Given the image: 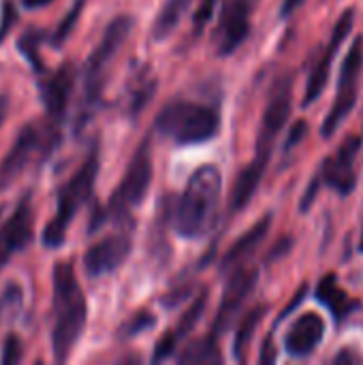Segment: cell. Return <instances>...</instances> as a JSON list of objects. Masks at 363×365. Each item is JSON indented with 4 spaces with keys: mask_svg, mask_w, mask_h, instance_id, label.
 <instances>
[{
    "mask_svg": "<svg viewBox=\"0 0 363 365\" xmlns=\"http://www.w3.org/2000/svg\"><path fill=\"white\" fill-rule=\"evenodd\" d=\"M223 175L216 165H203L186 182L184 192L171 205V225L178 235L186 240L205 237L216 220L220 207Z\"/></svg>",
    "mask_w": 363,
    "mask_h": 365,
    "instance_id": "1",
    "label": "cell"
},
{
    "mask_svg": "<svg viewBox=\"0 0 363 365\" xmlns=\"http://www.w3.org/2000/svg\"><path fill=\"white\" fill-rule=\"evenodd\" d=\"M51 280H53L51 353L58 364H64L83 334L88 321V306L73 261H60L51 272Z\"/></svg>",
    "mask_w": 363,
    "mask_h": 365,
    "instance_id": "2",
    "label": "cell"
},
{
    "mask_svg": "<svg viewBox=\"0 0 363 365\" xmlns=\"http://www.w3.org/2000/svg\"><path fill=\"white\" fill-rule=\"evenodd\" d=\"M154 128L178 145L208 143L220 130V113L210 105L173 101L160 109L154 120Z\"/></svg>",
    "mask_w": 363,
    "mask_h": 365,
    "instance_id": "3",
    "label": "cell"
},
{
    "mask_svg": "<svg viewBox=\"0 0 363 365\" xmlns=\"http://www.w3.org/2000/svg\"><path fill=\"white\" fill-rule=\"evenodd\" d=\"M96 175H98V150L94 148L88 154V158L83 160V165L73 173V178L58 192L56 216L47 222V227L43 231V244L47 248L62 246L71 220L75 218L79 207L92 197V190H94V184H96Z\"/></svg>",
    "mask_w": 363,
    "mask_h": 365,
    "instance_id": "4",
    "label": "cell"
},
{
    "mask_svg": "<svg viewBox=\"0 0 363 365\" xmlns=\"http://www.w3.org/2000/svg\"><path fill=\"white\" fill-rule=\"evenodd\" d=\"M133 30V17L131 15H118L109 21L101 43L94 47V51L88 56L86 68H83V101H81V124L86 118H90L92 109L101 101V88H103V75L107 66L111 64L113 56L120 51V47L126 43L128 34Z\"/></svg>",
    "mask_w": 363,
    "mask_h": 365,
    "instance_id": "5",
    "label": "cell"
},
{
    "mask_svg": "<svg viewBox=\"0 0 363 365\" xmlns=\"http://www.w3.org/2000/svg\"><path fill=\"white\" fill-rule=\"evenodd\" d=\"M150 182H152V152H150V139H143L135 150L122 182L113 190L105 216L113 220L128 218L131 210L145 199Z\"/></svg>",
    "mask_w": 363,
    "mask_h": 365,
    "instance_id": "6",
    "label": "cell"
},
{
    "mask_svg": "<svg viewBox=\"0 0 363 365\" xmlns=\"http://www.w3.org/2000/svg\"><path fill=\"white\" fill-rule=\"evenodd\" d=\"M362 150V137H349L336 154H332L329 158H325V163L321 165V169L317 171L315 180L310 182V186L306 188V195L300 203V210L302 212H308L310 205L315 203L321 186H329V188H336L342 197L351 195L353 188H355V171H353V165H355V158Z\"/></svg>",
    "mask_w": 363,
    "mask_h": 365,
    "instance_id": "7",
    "label": "cell"
},
{
    "mask_svg": "<svg viewBox=\"0 0 363 365\" xmlns=\"http://www.w3.org/2000/svg\"><path fill=\"white\" fill-rule=\"evenodd\" d=\"M56 141L58 135L53 133V126L43 130L36 124H26L0 163V186H9L34 160V156L41 150L49 152L56 145Z\"/></svg>",
    "mask_w": 363,
    "mask_h": 365,
    "instance_id": "8",
    "label": "cell"
},
{
    "mask_svg": "<svg viewBox=\"0 0 363 365\" xmlns=\"http://www.w3.org/2000/svg\"><path fill=\"white\" fill-rule=\"evenodd\" d=\"M353 21H355V9L349 6V9H344L342 15L338 17L336 26H334V30H332V38H329V43H327V47H325V51H323V56L317 60V64H315V68H312V73H310V77H308L306 92H304V101H302L304 107H310V105H312L315 101H319V96L323 94V90H325V86H327V81H329L334 56L338 53L342 41L349 36V32H351V28H353Z\"/></svg>",
    "mask_w": 363,
    "mask_h": 365,
    "instance_id": "9",
    "label": "cell"
},
{
    "mask_svg": "<svg viewBox=\"0 0 363 365\" xmlns=\"http://www.w3.org/2000/svg\"><path fill=\"white\" fill-rule=\"evenodd\" d=\"M257 278H259V272L255 267H240L235 269V274L231 276V280L227 282L225 287V293H223V302L218 306V312H216V319L212 323V338L216 340L223 331L229 329V325L233 323V319L237 317L240 308L244 306L246 297L252 293L255 284H257Z\"/></svg>",
    "mask_w": 363,
    "mask_h": 365,
    "instance_id": "10",
    "label": "cell"
},
{
    "mask_svg": "<svg viewBox=\"0 0 363 365\" xmlns=\"http://www.w3.org/2000/svg\"><path fill=\"white\" fill-rule=\"evenodd\" d=\"M289 115H291V79H285L274 90V94L265 107L259 137H257V156H263V158L272 156L274 141L280 135L282 126L287 124Z\"/></svg>",
    "mask_w": 363,
    "mask_h": 365,
    "instance_id": "11",
    "label": "cell"
},
{
    "mask_svg": "<svg viewBox=\"0 0 363 365\" xmlns=\"http://www.w3.org/2000/svg\"><path fill=\"white\" fill-rule=\"evenodd\" d=\"M131 237L128 233H116V235H107L101 242H96L94 246H90L83 255V267L86 274L90 278H101L107 274H113L120 265H124V261L131 255Z\"/></svg>",
    "mask_w": 363,
    "mask_h": 365,
    "instance_id": "12",
    "label": "cell"
},
{
    "mask_svg": "<svg viewBox=\"0 0 363 365\" xmlns=\"http://www.w3.org/2000/svg\"><path fill=\"white\" fill-rule=\"evenodd\" d=\"M32 240V205L30 195H26L11 218L0 227V269L11 261L13 255L24 250Z\"/></svg>",
    "mask_w": 363,
    "mask_h": 365,
    "instance_id": "13",
    "label": "cell"
},
{
    "mask_svg": "<svg viewBox=\"0 0 363 365\" xmlns=\"http://www.w3.org/2000/svg\"><path fill=\"white\" fill-rule=\"evenodd\" d=\"M250 34V4L248 0H227L218 28V53H233Z\"/></svg>",
    "mask_w": 363,
    "mask_h": 365,
    "instance_id": "14",
    "label": "cell"
},
{
    "mask_svg": "<svg viewBox=\"0 0 363 365\" xmlns=\"http://www.w3.org/2000/svg\"><path fill=\"white\" fill-rule=\"evenodd\" d=\"M325 338V321L317 312H304L285 336V351L291 357H308Z\"/></svg>",
    "mask_w": 363,
    "mask_h": 365,
    "instance_id": "15",
    "label": "cell"
},
{
    "mask_svg": "<svg viewBox=\"0 0 363 365\" xmlns=\"http://www.w3.org/2000/svg\"><path fill=\"white\" fill-rule=\"evenodd\" d=\"M73 81H75V71L68 64L60 66L56 73H51L47 79L41 81V98L45 103L49 118L60 120L64 115L73 90Z\"/></svg>",
    "mask_w": 363,
    "mask_h": 365,
    "instance_id": "16",
    "label": "cell"
},
{
    "mask_svg": "<svg viewBox=\"0 0 363 365\" xmlns=\"http://www.w3.org/2000/svg\"><path fill=\"white\" fill-rule=\"evenodd\" d=\"M267 163H270V158L255 156V160L240 171L235 186H233V192H231V212H242L250 203V199L255 197V192L263 180Z\"/></svg>",
    "mask_w": 363,
    "mask_h": 365,
    "instance_id": "17",
    "label": "cell"
},
{
    "mask_svg": "<svg viewBox=\"0 0 363 365\" xmlns=\"http://www.w3.org/2000/svg\"><path fill=\"white\" fill-rule=\"evenodd\" d=\"M317 299L334 314V319L338 323H342L353 310L359 308V302H355L353 297L347 295V291L340 289L336 274H327L319 282V287H317Z\"/></svg>",
    "mask_w": 363,
    "mask_h": 365,
    "instance_id": "18",
    "label": "cell"
},
{
    "mask_svg": "<svg viewBox=\"0 0 363 365\" xmlns=\"http://www.w3.org/2000/svg\"><path fill=\"white\" fill-rule=\"evenodd\" d=\"M270 227H272V214H265V216H263L259 222H255L240 240L233 242V246H231V248L227 250V255L223 257V263H220L223 269H231V267L240 265L250 252H255L257 246L265 240Z\"/></svg>",
    "mask_w": 363,
    "mask_h": 365,
    "instance_id": "19",
    "label": "cell"
},
{
    "mask_svg": "<svg viewBox=\"0 0 363 365\" xmlns=\"http://www.w3.org/2000/svg\"><path fill=\"white\" fill-rule=\"evenodd\" d=\"M156 86L158 81L148 66H141L137 73H133V79L128 83V101H126V113L131 118H137L143 111V107L152 101Z\"/></svg>",
    "mask_w": 363,
    "mask_h": 365,
    "instance_id": "20",
    "label": "cell"
},
{
    "mask_svg": "<svg viewBox=\"0 0 363 365\" xmlns=\"http://www.w3.org/2000/svg\"><path fill=\"white\" fill-rule=\"evenodd\" d=\"M193 0H165L160 13L156 15L154 24H152V41L163 43L180 24V19L184 17V13L188 11Z\"/></svg>",
    "mask_w": 363,
    "mask_h": 365,
    "instance_id": "21",
    "label": "cell"
},
{
    "mask_svg": "<svg viewBox=\"0 0 363 365\" xmlns=\"http://www.w3.org/2000/svg\"><path fill=\"white\" fill-rule=\"evenodd\" d=\"M355 103H357V86L340 88V90H338V98H336V103L332 105V109H329V113H327V118H325V122H323L321 135H323V137H332V135L338 130V126L347 120V115L353 111Z\"/></svg>",
    "mask_w": 363,
    "mask_h": 365,
    "instance_id": "22",
    "label": "cell"
},
{
    "mask_svg": "<svg viewBox=\"0 0 363 365\" xmlns=\"http://www.w3.org/2000/svg\"><path fill=\"white\" fill-rule=\"evenodd\" d=\"M178 361L180 364H223V355H220V349H218L216 340L212 336H208L203 340L190 342L178 355Z\"/></svg>",
    "mask_w": 363,
    "mask_h": 365,
    "instance_id": "23",
    "label": "cell"
},
{
    "mask_svg": "<svg viewBox=\"0 0 363 365\" xmlns=\"http://www.w3.org/2000/svg\"><path fill=\"white\" fill-rule=\"evenodd\" d=\"M265 312H267V306H255L242 319V323L237 327V334H235V340H233V355H235V359H244V355L248 351V344H250V340H252L259 323L263 321Z\"/></svg>",
    "mask_w": 363,
    "mask_h": 365,
    "instance_id": "24",
    "label": "cell"
},
{
    "mask_svg": "<svg viewBox=\"0 0 363 365\" xmlns=\"http://www.w3.org/2000/svg\"><path fill=\"white\" fill-rule=\"evenodd\" d=\"M363 62V36H357L342 62L340 68V79H338V90L340 88H351L357 86V77H359V68Z\"/></svg>",
    "mask_w": 363,
    "mask_h": 365,
    "instance_id": "25",
    "label": "cell"
},
{
    "mask_svg": "<svg viewBox=\"0 0 363 365\" xmlns=\"http://www.w3.org/2000/svg\"><path fill=\"white\" fill-rule=\"evenodd\" d=\"M205 304H208V291H201V293L197 295V299L190 304V308L182 314V319H180L178 327L173 329V334H175V338H178V340H184V338H186V336L197 327V323H199V321H201V317H203Z\"/></svg>",
    "mask_w": 363,
    "mask_h": 365,
    "instance_id": "26",
    "label": "cell"
},
{
    "mask_svg": "<svg viewBox=\"0 0 363 365\" xmlns=\"http://www.w3.org/2000/svg\"><path fill=\"white\" fill-rule=\"evenodd\" d=\"M83 2H86V0H75V4L71 6V11H68V13L64 15V19L58 24L56 32L51 34V45H53V47H62L64 41L71 36V32H73V28H75V24H77L79 15H81V11H83Z\"/></svg>",
    "mask_w": 363,
    "mask_h": 365,
    "instance_id": "27",
    "label": "cell"
},
{
    "mask_svg": "<svg viewBox=\"0 0 363 365\" xmlns=\"http://www.w3.org/2000/svg\"><path fill=\"white\" fill-rule=\"evenodd\" d=\"M41 41H43V32H26L21 38H19V43H17V47H19V51L28 58V62L32 64V68L36 71V73H43V60H41V56H39V45H41Z\"/></svg>",
    "mask_w": 363,
    "mask_h": 365,
    "instance_id": "28",
    "label": "cell"
},
{
    "mask_svg": "<svg viewBox=\"0 0 363 365\" xmlns=\"http://www.w3.org/2000/svg\"><path fill=\"white\" fill-rule=\"evenodd\" d=\"M156 325V317L154 314H150L148 310H141V312H137V314H133L122 327H120V338H124V340H128V338H135V336H139V334H143V331H148L150 327H154Z\"/></svg>",
    "mask_w": 363,
    "mask_h": 365,
    "instance_id": "29",
    "label": "cell"
},
{
    "mask_svg": "<svg viewBox=\"0 0 363 365\" xmlns=\"http://www.w3.org/2000/svg\"><path fill=\"white\" fill-rule=\"evenodd\" d=\"M178 344H180V340L175 338L173 329H169V331L158 340V344H156V349H154V357H152V361L156 364V361H165V359L173 357V353H175Z\"/></svg>",
    "mask_w": 363,
    "mask_h": 365,
    "instance_id": "30",
    "label": "cell"
},
{
    "mask_svg": "<svg viewBox=\"0 0 363 365\" xmlns=\"http://www.w3.org/2000/svg\"><path fill=\"white\" fill-rule=\"evenodd\" d=\"M214 9H216V0H201L195 15H193V28H195V34L203 32V28L210 24L212 15H214Z\"/></svg>",
    "mask_w": 363,
    "mask_h": 365,
    "instance_id": "31",
    "label": "cell"
},
{
    "mask_svg": "<svg viewBox=\"0 0 363 365\" xmlns=\"http://www.w3.org/2000/svg\"><path fill=\"white\" fill-rule=\"evenodd\" d=\"M21 357H24V351H21V342H19V338L17 336H6V340H4V349H2V364L4 365H13V364H19L21 361Z\"/></svg>",
    "mask_w": 363,
    "mask_h": 365,
    "instance_id": "32",
    "label": "cell"
},
{
    "mask_svg": "<svg viewBox=\"0 0 363 365\" xmlns=\"http://www.w3.org/2000/svg\"><path fill=\"white\" fill-rule=\"evenodd\" d=\"M15 21H17V11H15L13 2L6 0L4 6H2V19H0V45L6 38V34L11 32V28H13Z\"/></svg>",
    "mask_w": 363,
    "mask_h": 365,
    "instance_id": "33",
    "label": "cell"
},
{
    "mask_svg": "<svg viewBox=\"0 0 363 365\" xmlns=\"http://www.w3.org/2000/svg\"><path fill=\"white\" fill-rule=\"evenodd\" d=\"M306 133H308V122H306V120H297V122L291 126V133H289V137H287V141H285V150H287V152L293 150V148L306 137Z\"/></svg>",
    "mask_w": 363,
    "mask_h": 365,
    "instance_id": "34",
    "label": "cell"
},
{
    "mask_svg": "<svg viewBox=\"0 0 363 365\" xmlns=\"http://www.w3.org/2000/svg\"><path fill=\"white\" fill-rule=\"evenodd\" d=\"M190 295H193V287H190V284H186V287H182V289L169 291L160 302H163V306H165V308H175L178 304H182L184 299H188Z\"/></svg>",
    "mask_w": 363,
    "mask_h": 365,
    "instance_id": "35",
    "label": "cell"
},
{
    "mask_svg": "<svg viewBox=\"0 0 363 365\" xmlns=\"http://www.w3.org/2000/svg\"><path fill=\"white\" fill-rule=\"evenodd\" d=\"M276 359V349L272 344V336L263 342V351H261V364H272Z\"/></svg>",
    "mask_w": 363,
    "mask_h": 365,
    "instance_id": "36",
    "label": "cell"
},
{
    "mask_svg": "<svg viewBox=\"0 0 363 365\" xmlns=\"http://www.w3.org/2000/svg\"><path fill=\"white\" fill-rule=\"evenodd\" d=\"M306 0H282V9H280V17H291Z\"/></svg>",
    "mask_w": 363,
    "mask_h": 365,
    "instance_id": "37",
    "label": "cell"
},
{
    "mask_svg": "<svg viewBox=\"0 0 363 365\" xmlns=\"http://www.w3.org/2000/svg\"><path fill=\"white\" fill-rule=\"evenodd\" d=\"M21 2H24L26 9H41V6L49 4L51 0H21Z\"/></svg>",
    "mask_w": 363,
    "mask_h": 365,
    "instance_id": "38",
    "label": "cell"
},
{
    "mask_svg": "<svg viewBox=\"0 0 363 365\" xmlns=\"http://www.w3.org/2000/svg\"><path fill=\"white\" fill-rule=\"evenodd\" d=\"M6 111H9V98L4 94H0V124L4 122L6 118Z\"/></svg>",
    "mask_w": 363,
    "mask_h": 365,
    "instance_id": "39",
    "label": "cell"
},
{
    "mask_svg": "<svg viewBox=\"0 0 363 365\" xmlns=\"http://www.w3.org/2000/svg\"><path fill=\"white\" fill-rule=\"evenodd\" d=\"M342 361H357V355H353L351 351H344L342 355H338V357L334 359V364H342Z\"/></svg>",
    "mask_w": 363,
    "mask_h": 365,
    "instance_id": "40",
    "label": "cell"
},
{
    "mask_svg": "<svg viewBox=\"0 0 363 365\" xmlns=\"http://www.w3.org/2000/svg\"><path fill=\"white\" fill-rule=\"evenodd\" d=\"M359 250L363 252V235H362V242H359Z\"/></svg>",
    "mask_w": 363,
    "mask_h": 365,
    "instance_id": "41",
    "label": "cell"
},
{
    "mask_svg": "<svg viewBox=\"0 0 363 365\" xmlns=\"http://www.w3.org/2000/svg\"><path fill=\"white\" fill-rule=\"evenodd\" d=\"M0 216H2V207H0Z\"/></svg>",
    "mask_w": 363,
    "mask_h": 365,
    "instance_id": "42",
    "label": "cell"
}]
</instances>
